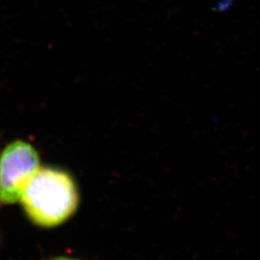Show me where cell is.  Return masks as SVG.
<instances>
[{"label": "cell", "instance_id": "6da1fadb", "mask_svg": "<svg viewBox=\"0 0 260 260\" xmlns=\"http://www.w3.org/2000/svg\"><path fill=\"white\" fill-rule=\"evenodd\" d=\"M19 202L33 223L53 228L74 215L79 193L71 174L58 168L41 167L28 181Z\"/></svg>", "mask_w": 260, "mask_h": 260}, {"label": "cell", "instance_id": "3957f363", "mask_svg": "<svg viewBox=\"0 0 260 260\" xmlns=\"http://www.w3.org/2000/svg\"><path fill=\"white\" fill-rule=\"evenodd\" d=\"M51 260H78L75 259V258H68V257H58V258H54V259Z\"/></svg>", "mask_w": 260, "mask_h": 260}, {"label": "cell", "instance_id": "7a4b0ae2", "mask_svg": "<svg viewBox=\"0 0 260 260\" xmlns=\"http://www.w3.org/2000/svg\"><path fill=\"white\" fill-rule=\"evenodd\" d=\"M40 168V154L32 144L23 140L9 143L0 153V201L5 205L19 202Z\"/></svg>", "mask_w": 260, "mask_h": 260}]
</instances>
